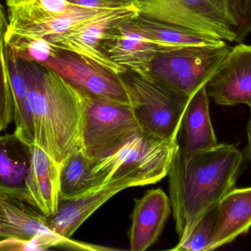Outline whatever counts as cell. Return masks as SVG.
<instances>
[{"label": "cell", "mask_w": 251, "mask_h": 251, "mask_svg": "<svg viewBox=\"0 0 251 251\" xmlns=\"http://www.w3.org/2000/svg\"><path fill=\"white\" fill-rule=\"evenodd\" d=\"M243 167L237 146L218 144L193 154L177 150L168 171L170 200L179 242L201 218L235 188Z\"/></svg>", "instance_id": "6da1fadb"}, {"label": "cell", "mask_w": 251, "mask_h": 251, "mask_svg": "<svg viewBox=\"0 0 251 251\" xmlns=\"http://www.w3.org/2000/svg\"><path fill=\"white\" fill-rule=\"evenodd\" d=\"M20 60L29 86L34 145L60 165L82 148V93L47 66Z\"/></svg>", "instance_id": "7a4b0ae2"}, {"label": "cell", "mask_w": 251, "mask_h": 251, "mask_svg": "<svg viewBox=\"0 0 251 251\" xmlns=\"http://www.w3.org/2000/svg\"><path fill=\"white\" fill-rule=\"evenodd\" d=\"M178 150V140L140 133L111 156L96 162L93 172L100 188L118 181H131L137 187L156 184L168 175Z\"/></svg>", "instance_id": "3957f363"}, {"label": "cell", "mask_w": 251, "mask_h": 251, "mask_svg": "<svg viewBox=\"0 0 251 251\" xmlns=\"http://www.w3.org/2000/svg\"><path fill=\"white\" fill-rule=\"evenodd\" d=\"M142 133L155 138L178 140L187 97L150 75H119Z\"/></svg>", "instance_id": "277c9868"}, {"label": "cell", "mask_w": 251, "mask_h": 251, "mask_svg": "<svg viewBox=\"0 0 251 251\" xmlns=\"http://www.w3.org/2000/svg\"><path fill=\"white\" fill-rule=\"evenodd\" d=\"M82 94V148L94 162L111 156L142 133L131 105Z\"/></svg>", "instance_id": "5b68a950"}, {"label": "cell", "mask_w": 251, "mask_h": 251, "mask_svg": "<svg viewBox=\"0 0 251 251\" xmlns=\"http://www.w3.org/2000/svg\"><path fill=\"white\" fill-rule=\"evenodd\" d=\"M231 48L224 43L159 52L152 62L149 75L191 97L206 85Z\"/></svg>", "instance_id": "8992f818"}, {"label": "cell", "mask_w": 251, "mask_h": 251, "mask_svg": "<svg viewBox=\"0 0 251 251\" xmlns=\"http://www.w3.org/2000/svg\"><path fill=\"white\" fill-rule=\"evenodd\" d=\"M134 6L143 19L235 42L226 0H137Z\"/></svg>", "instance_id": "52a82bcc"}, {"label": "cell", "mask_w": 251, "mask_h": 251, "mask_svg": "<svg viewBox=\"0 0 251 251\" xmlns=\"http://www.w3.org/2000/svg\"><path fill=\"white\" fill-rule=\"evenodd\" d=\"M0 240H16L26 250L63 248L80 251H110L109 248L75 241L53 232L47 218L26 202L0 195Z\"/></svg>", "instance_id": "ba28073f"}, {"label": "cell", "mask_w": 251, "mask_h": 251, "mask_svg": "<svg viewBox=\"0 0 251 251\" xmlns=\"http://www.w3.org/2000/svg\"><path fill=\"white\" fill-rule=\"evenodd\" d=\"M42 65L84 94L130 105L120 76L86 57L72 52L57 50Z\"/></svg>", "instance_id": "9c48e42d"}, {"label": "cell", "mask_w": 251, "mask_h": 251, "mask_svg": "<svg viewBox=\"0 0 251 251\" xmlns=\"http://www.w3.org/2000/svg\"><path fill=\"white\" fill-rule=\"evenodd\" d=\"M137 16V10L134 5L116 9L72 32L47 41L56 50L76 53L119 75L127 71L107 58L102 51L103 41L115 27Z\"/></svg>", "instance_id": "30bf717a"}, {"label": "cell", "mask_w": 251, "mask_h": 251, "mask_svg": "<svg viewBox=\"0 0 251 251\" xmlns=\"http://www.w3.org/2000/svg\"><path fill=\"white\" fill-rule=\"evenodd\" d=\"M219 106L251 105V46L240 43L229 53L206 85Z\"/></svg>", "instance_id": "8fae6325"}, {"label": "cell", "mask_w": 251, "mask_h": 251, "mask_svg": "<svg viewBox=\"0 0 251 251\" xmlns=\"http://www.w3.org/2000/svg\"><path fill=\"white\" fill-rule=\"evenodd\" d=\"M131 20L115 27L109 32L103 41L102 51L107 58L125 70L149 75L152 62L159 50L133 28Z\"/></svg>", "instance_id": "7c38bea8"}, {"label": "cell", "mask_w": 251, "mask_h": 251, "mask_svg": "<svg viewBox=\"0 0 251 251\" xmlns=\"http://www.w3.org/2000/svg\"><path fill=\"white\" fill-rule=\"evenodd\" d=\"M128 181L109 183L75 198L60 199L55 214L47 217L50 229L65 238H71L76 230L106 202L123 190L136 187Z\"/></svg>", "instance_id": "4fadbf2b"}, {"label": "cell", "mask_w": 251, "mask_h": 251, "mask_svg": "<svg viewBox=\"0 0 251 251\" xmlns=\"http://www.w3.org/2000/svg\"><path fill=\"white\" fill-rule=\"evenodd\" d=\"M171 200L161 189L149 190L134 200L128 232L130 250L144 251L157 241L171 215Z\"/></svg>", "instance_id": "5bb4252c"}, {"label": "cell", "mask_w": 251, "mask_h": 251, "mask_svg": "<svg viewBox=\"0 0 251 251\" xmlns=\"http://www.w3.org/2000/svg\"><path fill=\"white\" fill-rule=\"evenodd\" d=\"M25 184L29 204L46 217L55 214L60 201V165L36 145H32Z\"/></svg>", "instance_id": "9a60e30c"}, {"label": "cell", "mask_w": 251, "mask_h": 251, "mask_svg": "<svg viewBox=\"0 0 251 251\" xmlns=\"http://www.w3.org/2000/svg\"><path fill=\"white\" fill-rule=\"evenodd\" d=\"M251 228V187L236 189L218 203L213 234L207 251L232 243Z\"/></svg>", "instance_id": "2e32d148"}, {"label": "cell", "mask_w": 251, "mask_h": 251, "mask_svg": "<svg viewBox=\"0 0 251 251\" xmlns=\"http://www.w3.org/2000/svg\"><path fill=\"white\" fill-rule=\"evenodd\" d=\"M206 85L189 100L178 136V150L193 154L218 145L209 114V99Z\"/></svg>", "instance_id": "e0dca14e"}, {"label": "cell", "mask_w": 251, "mask_h": 251, "mask_svg": "<svg viewBox=\"0 0 251 251\" xmlns=\"http://www.w3.org/2000/svg\"><path fill=\"white\" fill-rule=\"evenodd\" d=\"M31 156L32 146L14 133L0 135V195L29 203L25 182Z\"/></svg>", "instance_id": "ac0fdd59"}, {"label": "cell", "mask_w": 251, "mask_h": 251, "mask_svg": "<svg viewBox=\"0 0 251 251\" xmlns=\"http://www.w3.org/2000/svg\"><path fill=\"white\" fill-rule=\"evenodd\" d=\"M130 22L133 28L154 44L159 52L188 46L218 45L226 43L224 40L202 35L187 28L143 19L138 16Z\"/></svg>", "instance_id": "d6986e66"}, {"label": "cell", "mask_w": 251, "mask_h": 251, "mask_svg": "<svg viewBox=\"0 0 251 251\" xmlns=\"http://www.w3.org/2000/svg\"><path fill=\"white\" fill-rule=\"evenodd\" d=\"M6 60L14 103V134L29 145L35 144L29 86L21 60L6 48Z\"/></svg>", "instance_id": "ffe728a7"}, {"label": "cell", "mask_w": 251, "mask_h": 251, "mask_svg": "<svg viewBox=\"0 0 251 251\" xmlns=\"http://www.w3.org/2000/svg\"><path fill=\"white\" fill-rule=\"evenodd\" d=\"M95 163L79 150L60 165V199L75 198L100 188L101 183L93 172Z\"/></svg>", "instance_id": "44dd1931"}, {"label": "cell", "mask_w": 251, "mask_h": 251, "mask_svg": "<svg viewBox=\"0 0 251 251\" xmlns=\"http://www.w3.org/2000/svg\"><path fill=\"white\" fill-rule=\"evenodd\" d=\"M5 47L16 57L26 61L44 63L55 54L57 50L51 47L44 38L21 35L7 31Z\"/></svg>", "instance_id": "7402d4cb"}, {"label": "cell", "mask_w": 251, "mask_h": 251, "mask_svg": "<svg viewBox=\"0 0 251 251\" xmlns=\"http://www.w3.org/2000/svg\"><path fill=\"white\" fill-rule=\"evenodd\" d=\"M218 204L208 210L195 225L188 237L178 242L174 251H207L213 234Z\"/></svg>", "instance_id": "603a6c76"}, {"label": "cell", "mask_w": 251, "mask_h": 251, "mask_svg": "<svg viewBox=\"0 0 251 251\" xmlns=\"http://www.w3.org/2000/svg\"><path fill=\"white\" fill-rule=\"evenodd\" d=\"M14 122V103L9 79L6 51L0 47V132Z\"/></svg>", "instance_id": "cb8c5ba5"}, {"label": "cell", "mask_w": 251, "mask_h": 251, "mask_svg": "<svg viewBox=\"0 0 251 251\" xmlns=\"http://www.w3.org/2000/svg\"><path fill=\"white\" fill-rule=\"evenodd\" d=\"M226 2L235 42H243L251 32V0H226Z\"/></svg>", "instance_id": "d4e9b609"}, {"label": "cell", "mask_w": 251, "mask_h": 251, "mask_svg": "<svg viewBox=\"0 0 251 251\" xmlns=\"http://www.w3.org/2000/svg\"><path fill=\"white\" fill-rule=\"evenodd\" d=\"M68 1L74 4H79L83 7H92V8L118 9L128 7V6L122 5V4L105 1V0H68Z\"/></svg>", "instance_id": "484cf974"}, {"label": "cell", "mask_w": 251, "mask_h": 251, "mask_svg": "<svg viewBox=\"0 0 251 251\" xmlns=\"http://www.w3.org/2000/svg\"><path fill=\"white\" fill-rule=\"evenodd\" d=\"M7 29H8V21L6 19L4 9L0 4V47L3 51H6L4 39H5Z\"/></svg>", "instance_id": "4316f807"}, {"label": "cell", "mask_w": 251, "mask_h": 251, "mask_svg": "<svg viewBox=\"0 0 251 251\" xmlns=\"http://www.w3.org/2000/svg\"><path fill=\"white\" fill-rule=\"evenodd\" d=\"M250 108V117L247 125L248 144L246 146V154L248 159L251 162V105Z\"/></svg>", "instance_id": "83f0119b"}, {"label": "cell", "mask_w": 251, "mask_h": 251, "mask_svg": "<svg viewBox=\"0 0 251 251\" xmlns=\"http://www.w3.org/2000/svg\"><path fill=\"white\" fill-rule=\"evenodd\" d=\"M105 1H111V2L117 3L124 6H132L137 0H105Z\"/></svg>", "instance_id": "f1b7e54d"}]
</instances>
